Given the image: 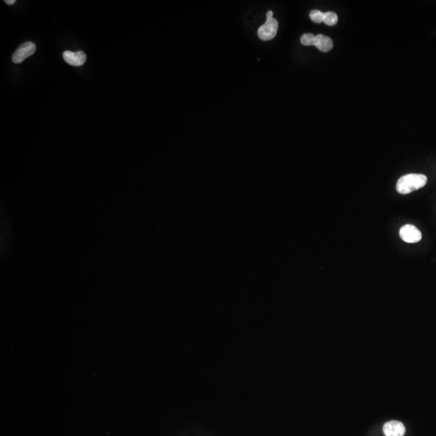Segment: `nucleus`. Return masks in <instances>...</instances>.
Instances as JSON below:
<instances>
[{"instance_id":"obj_12","label":"nucleus","mask_w":436,"mask_h":436,"mask_svg":"<svg viewBox=\"0 0 436 436\" xmlns=\"http://www.w3.org/2000/svg\"><path fill=\"white\" fill-rule=\"evenodd\" d=\"M7 5H13L15 3V0H5L4 1Z\"/></svg>"},{"instance_id":"obj_7","label":"nucleus","mask_w":436,"mask_h":436,"mask_svg":"<svg viewBox=\"0 0 436 436\" xmlns=\"http://www.w3.org/2000/svg\"><path fill=\"white\" fill-rule=\"evenodd\" d=\"M314 46H316L319 51H323V52H328V51H331L333 46H334V43H333V41L330 37L323 35V34H319L316 36V41H315Z\"/></svg>"},{"instance_id":"obj_3","label":"nucleus","mask_w":436,"mask_h":436,"mask_svg":"<svg viewBox=\"0 0 436 436\" xmlns=\"http://www.w3.org/2000/svg\"><path fill=\"white\" fill-rule=\"evenodd\" d=\"M279 24L275 19L266 20L265 24L258 29V36L263 41H270L276 36Z\"/></svg>"},{"instance_id":"obj_2","label":"nucleus","mask_w":436,"mask_h":436,"mask_svg":"<svg viewBox=\"0 0 436 436\" xmlns=\"http://www.w3.org/2000/svg\"><path fill=\"white\" fill-rule=\"evenodd\" d=\"M36 45L32 42H26L20 45L12 55V61L20 64L35 53Z\"/></svg>"},{"instance_id":"obj_4","label":"nucleus","mask_w":436,"mask_h":436,"mask_svg":"<svg viewBox=\"0 0 436 436\" xmlns=\"http://www.w3.org/2000/svg\"><path fill=\"white\" fill-rule=\"evenodd\" d=\"M399 234L401 239L407 243H416L422 239L421 232L412 225H406L401 227Z\"/></svg>"},{"instance_id":"obj_9","label":"nucleus","mask_w":436,"mask_h":436,"mask_svg":"<svg viewBox=\"0 0 436 436\" xmlns=\"http://www.w3.org/2000/svg\"><path fill=\"white\" fill-rule=\"evenodd\" d=\"M316 41V36L312 33H305L301 36V42L304 46H314Z\"/></svg>"},{"instance_id":"obj_1","label":"nucleus","mask_w":436,"mask_h":436,"mask_svg":"<svg viewBox=\"0 0 436 436\" xmlns=\"http://www.w3.org/2000/svg\"><path fill=\"white\" fill-rule=\"evenodd\" d=\"M428 178L424 174H409L401 177L397 183V191L400 194H409L426 185Z\"/></svg>"},{"instance_id":"obj_8","label":"nucleus","mask_w":436,"mask_h":436,"mask_svg":"<svg viewBox=\"0 0 436 436\" xmlns=\"http://www.w3.org/2000/svg\"><path fill=\"white\" fill-rule=\"evenodd\" d=\"M338 17L337 14L334 13L333 11H327L324 13V18H323V23L329 25V26H333L338 23Z\"/></svg>"},{"instance_id":"obj_5","label":"nucleus","mask_w":436,"mask_h":436,"mask_svg":"<svg viewBox=\"0 0 436 436\" xmlns=\"http://www.w3.org/2000/svg\"><path fill=\"white\" fill-rule=\"evenodd\" d=\"M63 58L66 63L73 65V66H81L85 63L86 60H87L85 53L81 51H77V52H72L70 51H65L63 53Z\"/></svg>"},{"instance_id":"obj_11","label":"nucleus","mask_w":436,"mask_h":436,"mask_svg":"<svg viewBox=\"0 0 436 436\" xmlns=\"http://www.w3.org/2000/svg\"><path fill=\"white\" fill-rule=\"evenodd\" d=\"M272 19H273V11H268V13H267V20H272Z\"/></svg>"},{"instance_id":"obj_6","label":"nucleus","mask_w":436,"mask_h":436,"mask_svg":"<svg viewBox=\"0 0 436 436\" xmlns=\"http://www.w3.org/2000/svg\"><path fill=\"white\" fill-rule=\"evenodd\" d=\"M383 430L386 436H404L406 433V428L403 423L397 420L386 423Z\"/></svg>"},{"instance_id":"obj_10","label":"nucleus","mask_w":436,"mask_h":436,"mask_svg":"<svg viewBox=\"0 0 436 436\" xmlns=\"http://www.w3.org/2000/svg\"><path fill=\"white\" fill-rule=\"evenodd\" d=\"M310 17L314 23L320 24V23L323 22L324 13L322 12V11H319V10H313V11H310Z\"/></svg>"}]
</instances>
